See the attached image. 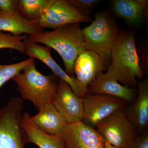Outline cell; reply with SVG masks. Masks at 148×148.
I'll list each match as a JSON object with an SVG mask.
<instances>
[{
    "label": "cell",
    "mask_w": 148,
    "mask_h": 148,
    "mask_svg": "<svg viewBox=\"0 0 148 148\" xmlns=\"http://www.w3.org/2000/svg\"><path fill=\"white\" fill-rule=\"evenodd\" d=\"M110 64L106 74L121 84L134 88L137 78L145 76L140 68L134 31L122 30L111 54Z\"/></svg>",
    "instance_id": "cell-1"
},
{
    "label": "cell",
    "mask_w": 148,
    "mask_h": 148,
    "mask_svg": "<svg viewBox=\"0 0 148 148\" xmlns=\"http://www.w3.org/2000/svg\"><path fill=\"white\" fill-rule=\"evenodd\" d=\"M28 38L54 49L63 60L65 71L71 77H75L74 65L77 58L88 49L80 23L68 24L52 31H43L29 36Z\"/></svg>",
    "instance_id": "cell-2"
},
{
    "label": "cell",
    "mask_w": 148,
    "mask_h": 148,
    "mask_svg": "<svg viewBox=\"0 0 148 148\" xmlns=\"http://www.w3.org/2000/svg\"><path fill=\"white\" fill-rule=\"evenodd\" d=\"M12 79L18 86L22 99L31 101L39 110L52 103L60 79L53 74L43 75L36 69L34 61Z\"/></svg>",
    "instance_id": "cell-3"
},
{
    "label": "cell",
    "mask_w": 148,
    "mask_h": 148,
    "mask_svg": "<svg viewBox=\"0 0 148 148\" xmlns=\"http://www.w3.org/2000/svg\"><path fill=\"white\" fill-rule=\"evenodd\" d=\"M120 31L116 20L108 10L96 12L90 25L82 29L88 49L97 53L108 67Z\"/></svg>",
    "instance_id": "cell-4"
},
{
    "label": "cell",
    "mask_w": 148,
    "mask_h": 148,
    "mask_svg": "<svg viewBox=\"0 0 148 148\" xmlns=\"http://www.w3.org/2000/svg\"><path fill=\"white\" fill-rule=\"evenodd\" d=\"M24 101L14 97L0 109V148H25L27 133L23 125Z\"/></svg>",
    "instance_id": "cell-5"
},
{
    "label": "cell",
    "mask_w": 148,
    "mask_h": 148,
    "mask_svg": "<svg viewBox=\"0 0 148 148\" xmlns=\"http://www.w3.org/2000/svg\"><path fill=\"white\" fill-rule=\"evenodd\" d=\"M95 127L105 141L115 147H131L137 137L136 130L123 108L114 112Z\"/></svg>",
    "instance_id": "cell-6"
},
{
    "label": "cell",
    "mask_w": 148,
    "mask_h": 148,
    "mask_svg": "<svg viewBox=\"0 0 148 148\" xmlns=\"http://www.w3.org/2000/svg\"><path fill=\"white\" fill-rule=\"evenodd\" d=\"M83 103L82 121L95 128L99 123L114 112L123 108L127 102L114 96L87 93L83 98Z\"/></svg>",
    "instance_id": "cell-7"
},
{
    "label": "cell",
    "mask_w": 148,
    "mask_h": 148,
    "mask_svg": "<svg viewBox=\"0 0 148 148\" xmlns=\"http://www.w3.org/2000/svg\"><path fill=\"white\" fill-rule=\"evenodd\" d=\"M93 18L86 16L66 0H56L37 21L40 29L58 27L72 24L91 23Z\"/></svg>",
    "instance_id": "cell-8"
},
{
    "label": "cell",
    "mask_w": 148,
    "mask_h": 148,
    "mask_svg": "<svg viewBox=\"0 0 148 148\" xmlns=\"http://www.w3.org/2000/svg\"><path fill=\"white\" fill-rule=\"evenodd\" d=\"M25 53L29 58H36L51 69L53 74L69 85L72 90L79 98H83L87 94V89L77 79L66 73L52 58L51 48L29 40L28 38L24 40Z\"/></svg>",
    "instance_id": "cell-9"
},
{
    "label": "cell",
    "mask_w": 148,
    "mask_h": 148,
    "mask_svg": "<svg viewBox=\"0 0 148 148\" xmlns=\"http://www.w3.org/2000/svg\"><path fill=\"white\" fill-rule=\"evenodd\" d=\"M64 148H104L105 140L97 130L82 121L70 123L61 134Z\"/></svg>",
    "instance_id": "cell-10"
},
{
    "label": "cell",
    "mask_w": 148,
    "mask_h": 148,
    "mask_svg": "<svg viewBox=\"0 0 148 148\" xmlns=\"http://www.w3.org/2000/svg\"><path fill=\"white\" fill-rule=\"evenodd\" d=\"M52 104L69 124L82 121L83 98H79L71 86L59 79Z\"/></svg>",
    "instance_id": "cell-11"
},
{
    "label": "cell",
    "mask_w": 148,
    "mask_h": 148,
    "mask_svg": "<svg viewBox=\"0 0 148 148\" xmlns=\"http://www.w3.org/2000/svg\"><path fill=\"white\" fill-rule=\"evenodd\" d=\"M108 67L97 53L87 49L80 54L75 61L74 73L77 79L87 89L96 75L103 73Z\"/></svg>",
    "instance_id": "cell-12"
},
{
    "label": "cell",
    "mask_w": 148,
    "mask_h": 148,
    "mask_svg": "<svg viewBox=\"0 0 148 148\" xmlns=\"http://www.w3.org/2000/svg\"><path fill=\"white\" fill-rule=\"evenodd\" d=\"M87 93L114 96L121 98L127 103L132 102L136 96L134 88L123 85L106 73H100L96 75L88 85Z\"/></svg>",
    "instance_id": "cell-13"
},
{
    "label": "cell",
    "mask_w": 148,
    "mask_h": 148,
    "mask_svg": "<svg viewBox=\"0 0 148 148\" xmlns=\"http://www.w3.org/2000/svg\"><path fill=\"white\" fill-rule=\"evenodd\" d=\"M110 3L114 14L130 25L139 26L147 21L148 0H112Z\"/></svg>",
    "instance_id": "cell-14"
},
{
    "label": "cell",
    "mask_w": 148,
    "mask_h": 148,
    "mask_svg": "<svg viewBox=\"0 0 148 148\" xmlns=\"http://www.w3.org/2000/svg\"><path fill=\"white\" fill-rule=\"evenodd\" d=\"M137 99L133 105L125 111L127 118L136 130L141 132L148 125V79L138 82Z\"/></svg>",
    "instance_id": "cell-15"
},
{
    "label": "cell",
    "mask_w": 148,
    "mask_h": 148,
    "mask_svg": "<svg viewBox=\"0 0 148 148\" xmlns=\"http://www.w3.org/2000/svg\"><path fill=\"white\" fill-rule=\"evenodd\" d=\"M31 119L40 129L51 135H60L69 124L52 103L41 109L36 114L31 116Z\"/></svg>",
    "instance_id": "cell-16"
},
{
    "label": "cell",
    "mask_w": 148,
    "mask_h": 148,
    "mask_svg": "<svg viewBox=\"0 0 148 148\" xmlns=\"http://www.w3.org/2000/svg\"><path fill=\"white\" fill-rule=\"evenodd\" d=\"M23 125L27 137V143L39 148H64L61 134L51 135L40 129L32 121L28 112L23 114Z\"/></svg>",
    "instance_id": "cell-17"
},
{
    "label": "cell",
    "mask_w": 148,
    "mask_h": 148,
    "mask_svg": "<svg viewBox=\"0 0 148 148\" xmlns=\"http://www.w3.org/2000/svg\"><path fill=\"white\" fill-rule=\"evenodd\" d=\"M9 32L13 36L31 35L42 32L37 21H30L18 13L0 12V32Z\"/></svg>",
    "instance_id": "cell-18"
},
{
    "label": "cell",
    "mask_w": 148,
    "mask_h": 148,
    "mask_svg": "<svg viewBox=\"0 0 148 148\" xmlns=\"http://www.w3.org/2000/svg\"><path fill=\"white\" fill-rule=\"evenodd\" d=\"M56 0H18V13L30 21H37Z\"/></svg>",
    "instance_id": "cell-19"
},
{
    "label": "cell",
    "mask_w": 148,
    "mask_h": 148,
    "mask_svg": "<svg viewBox=\"0 0 148 148\" xmlns=\"http://www.w3.org/2000/svg\"><path fill=\"white\" fill-rule=\"evenodd\" d=\"M34 61V58H29L16 64L9 65L0 64V88L5 83L12 79L25 67Z\"/></svg>",
    "instance_id": "cell-20"
},
{
    "label": "cell",
    "mask_w": 148,
    "mask_h": 148,
    "mask_svg": "<svg viewBox=\"0 0 148 148\" xmlns=\"http://www.w3.org/2000/svg\"><path fill=\"white\" fill-rule=\"evenodd\" d=\"M27 38L26 35L15 36L6 34L0 32V49H11L21 53H25L24 40Z\"/></svg>",
    "instance_id": "cell-21"
},
{
    "label": "cell",
    "mask_w": 148,
    "mask_h": 148,
    "mask_svg": "<svg viewBox=\"0 0 148 148\" xmlns=\"http://www.w3.org/2000/svg\"><path fill=\"white\" fill-rule=\"evenodd\" d=\"M71 5L75 7L81 12L87 16L90 14L95 7L101 2L100 0H68Z\"/></svg>",
    "instance_id": "cell-22"
},
{
    "label": "cell",
    "mask_w": 148,
    "mask_h": 148,
    "mask_svg": "<svg viewBox=\"0 0 148 148\" xmlns=\"http://www.w3.org/2000/svg\"><path fill=\"white\" fill-rule=\"evenodd\" d=\"M138 49L140 53V65L144 75L147 74L148 71V51L147 47L143 45H138Z\"/></svg>",
    "instance_id": "cell-23"
},
{
    "label": "cell",
    "mask_w": 148,
    "mask_h": 148,
    "mask_svg": "<svg viewBox=\"0 0 148 148\" xmlns=\"http://www.w3.org/2000/svg\"><path fill=\"white\" fill-rule=\"evenodd\" d=\"M18 0H0V12L18 13Z\"/></svg>",
    "instance_id": "cell-24"
},
{
    "label": "cell",
    "mask_w": 148,
    "mask_h": 148,
    "mask_svg": "<svg viewBox=\"0 0 148 148\" xmlns=\"http://www.w3.org/2000/svg\"><path fill=\"white\" fill-rule=\"evenodd\" d=\"M132 148H148L147 131H145L140 136L136 137Z\"/></svg>",
    "instance_id": "cell-25"
},
{
    "label": "cell",
    "mask_w": 148,
    "mask_h": 148,
    "mask_svg": "<svg viewBox=\"0 0 148 148\" xmlns=\"http://www.w3.org/2000/svg\"><path fill=\"white\" fill-rule=\"evenodd\" d=\"M104 148H132V147L129 148H124L120 147H116L115 146L112 145L110 144H109L108 143H107L105 141V146Z\"/></svg>",
    "instance_id": "cell-26"
},
{
    "label": "cell",
    "mask_w": 148,
    "mask_h": 148,
    "mask_svg": "<svg viewBox=\"0 0 148 148\" xmlns=\"http://www.w3.org/2000/svg\"></svg>",
    "instance_id": "cell-27"
}]
</instances>
